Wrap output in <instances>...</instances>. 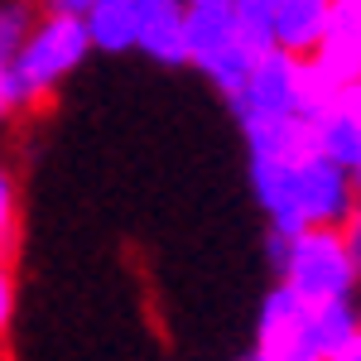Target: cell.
Segmentation results:
<instances>
[{
	"label": "cell",
	"instance_id": "7",
	"mask_svg": "<svg viewBox=\"0 0 361 361\" xmlns=\"http://www.w3.org/2000/svg\"><path fill=\"white\" fill-rule=\"evenodd\" d=\"M246 149L250 159H270V164L299 169L318 154V135L313 126L299 121V116H284V121H260V126H246Z\"/></svg>",
	"mask_w": 361,
	"mask_h": 361
},
{
	"label": "cell",
	"instance_id": "23",
	"mask_svg": "<svg viewBox=\"0 0 361 361\" xmlns=\"http://www.w3.org/2000/svg\"><path fill=\"white\" fill-rule=\"evenodd\" d=\"M241 361H260V357H255V352H246V357H241Z\"/></svg>",
	"mask_w": 361,
	"mask_h": 361
},
{
	"label": "cell",
	"instance_id": "17",
	"mask_svg": "<svg viewBox=\"0 0 361 361\" xmlns=\"http://www.w3.org/2000/svg\"><path fill=\"white\" fill-rule=\"evenodd\" d=\"M44 97H34L25 87V78L10 68V63H0V121L5 116H15V111H29V106H39Z\"/></svg>",
	"mask_w": 361,
	"mask_h": 361
},
{
	"label": "cell",
	"instance_id": "1",
	"mask_svg": "<svg viewBox=\"0 0 361 361\" xmlns=\"http://www.w3.org/2000/svg\"><path fill=\"white\" fill-rule=\"evenodd\" d=\"M279 284L294 299H304L308 308L333 304V299H352L361 289V265L352 260L342 231H333V226H308V231H299L289 241Z\"/></svg>",
	"mask_w": 361,
	"mask_h": 361
},
{
	"label": "cell",
	"instance_id": "14",
	"mask_svg": "<svg viewBox=\"0 0 361 361\" xmlns=\"http://www.w3.org/2000/svg\"><path fill=\"white\" fill-rule=\"evenodd\" d=\"M270 5L275 0H231L236 10V44L250 58L275 54V25H270Z\"/></svg>",
	"mask_w": 361,
	"mask_h": 361
},
{
	"label": "cell",
	"instance_id": "12",
	"mask_svg": "<svg viewBox=\"0 0 361 361\" xmlns=\"http://www.w3.org/2000/svg\"><path fill=\"white\" fill-rule=\"evenodd\" d=\"M135 25H140V0H87V44L102 54H126L135 49Z\"/></svg>",
	"mask_w": 361,
	"mask_h": 361
},
{
	"label": "cell",
	"instance_id": "20",
	"mask_svg": "<svg viewBox=\"0 0 361 361\" xmlns=\"http://www.w3.org/2000/svg\"><path fill=\"white\" fill-rule=\"evenodd\" d=\"M337 231H342V241H347V250H352V260L361 265V207H357V212H352L342 226H337Z\"/></svg>",
	"mask_w": 361,
	"mask_h": 361
},
{
	"label": "cell",
	"instance_id": "9",
	"mask_svg": "<svg viewBox=\"0 0 361 361\" xmlns=\"http://www.w3.org/2000/svg\"><path fill=\"white\" fill-rule=\"evenodd\" d=\"M135 49L154 63H188L183 54V5L178 0H140V25H135Z\"/></svg>",
	"mask_w": 361,
	"mask_h": 361
},
{
	"label": "cell",
	"instance_id": "19",
	"mask_svg": "<svg viewBox=\"0 0 361 361\" xmlns=\"http://www.w3.org/2000/svg\"><path fill=\"white\" fill-rule=\"evenodd\" d=\"M333 25L357 29V34H361V0H337V5H333Z\"/></svg>",
	"mask_w": 361,
	"mask_h": 361
},
{
	"label": "cell",
	"instance_id": "24",
	"mask_svg": "<svg viewBox=\"0 0 361 361\" xmlns=\"http://www.w3.org/2000/svg\"><path fill=\"white\" fill-rule=\"evenodd\" d=\"M357 197H361V173H357Z\"/></svg>",
	"mask_w": 361,
	"mask_h": 361
},
{
	"label": "cell",
	"instance_id": "11",
	"mask_svg": "<svg viewBox=\"0 0 361 361\" xmlns=\"http://www.w3.org/2000/svg\"><path fill=\"white\" fill-rule=\"evenodd\" d=\"M313 135H318V159H328L333 169H342V173L357 178L361 173V111L347 97L313 126Z\"/></svg>",
	"mask_w": 361,
	"mask_h": 361
},
{
	"label": "cell",
	"instance_id": "5",
	"mask_svg": "<svg viewBox=\"0 0 361 361\" xmlns=\"http://www.w3.org/2000/svg\"><path fill=\"white\" fill-rule=\"evenodd\" d=\"M226 49H236V10H231V0H193V5H183V54H188V63L207 68Z\"/></svg>",
	"mask_w": 361,
	"mask_h": 361
},
{
	"label": "cell",
	"instance_id": "18",
	"mask_svg": "<svg viewBox=\"0 0 361 361\" xmlns=\"http://www.w3.org/2000/svg\"><path fill=\"white\" fill-rule=\"evenodd\" d=\"M10 318H15V270L0 260V342L10 333Z\"/></svg>",
	"mask_w": 361,
	"mask_h": 361
},
{
	"label": "cell",
	"instance_id": "8",
	"mask_svg": "<svg viewBox=\"0 0 361 361\" xmlns=\"http://www.w3.org/2000/svg\"><path fill=\"white\" fill-rule=\"evenodd\" d=\"M308 347L323 361H342L361 347V308L352 299H333V304H313L308 308Z\"/></svg>",
	"mask_w": 361,
	"mask_h": 361
},
{
	"label": "cell",
	"instance_id": "22",
	"mask_svg": "<svg viewBox=\"0 0 361 361\" xmlns=\"http://www.w3.org/2000/svg\"><path fill=\"white\" fill-rule=\"evenodd\" d=\"M347 102H352V106L361 111V87H352V92H347Z\"/></svg>",
	"mask_w": 361,
	"mask_h": 361
},
{
	"label": "cell",
	"instance_id": "3",
	"mask_svg": "<svg viewBox=\"0 0 361 361\" xmlns=\"http://www.w3.org/2000/svg\"><path fill=\"white\" fill-rule=\"evenodd\" d=\"M361 207L357 197V178L333 169L328 159H308V164L294 169V212L304 226H342L352 212Z\"/></svg>",
	"mask_w": 361,
	"mask_h": 361
},
{
	"label": "cell",
	"instance_id": "2",
	"mask_svg": "<svg viewBox=\"0 0 361 361\" xmlns=\"http://www.w3.org/2000/svg\"><path fill=\"white\" fill-rule=\"evenodd\" d=\"M87 49H92V44H87L82 15H68V10L54 5L44 20H34L25 49L10 58V68L25 78V87L34 97H49V92L87 58Z\"/></svg>",
	"mask_w": 361,
	"mask_h": 361
},
{
	"label": "cell",
	"instance_id": "13",
	"mask_svg": "<svg viewBox=\"0 0 361 361\" xmlns=\"http://www.w3.org/2000/svg\"><path fill=\"white\" fill-rule=\"evenodd\" d=\"M308 63L318 68L323 82L347 97L352 87H361V34L357 29H342V25H328L323 44L308 54Z\"/></svg>",
	"mask_w": 361,
	"mask_h": 361
},
{
	"label": "cell",
	"instance_id": "6",
	"mask_svg": "<svg viewBox=\"0 0 361 361\" xmlns=\"http://www.w3.org/2000/svg\"><path fill=\"white\" fill-rule=\"evenodd\" d=\"M270 25H275V54L308 58L333 25V5L328 0H275Z\"/></svg>",
	"mask_w": 361,
	"mask_h": 361
},
{
	"label": "cell",
	"instance_id": "4",
	"mask_svg": "<svg viewBox=\"0 0 361 361\" xmlns=\"http://www.w3.org/2000/svg\"><path fill=\"white\" fill-rule=\"evenodd\" d=\"M294 78H299V58H284V54H265L255 58L241 97L231 102V116L246 126H260V121H284L294 116Z\"/></svg>",
	"mask_w": 361,
	"mask_h": 361
},
{
	"label": "cell",
	"instance_id": "15",
	"mask_svg": "<svg viewBox=\"0 0 361 361\" xmlns=\"http://www.w3.org/2000/svg\"><path fill=\"white\" fill-rule=\"evenodd\" d=\"M15 246H20V197H15L10 169L0 164V260L5 265L15 260Z\"/></svg>",
	"mask_w": 361,
	"mask_h": 361
},
{
	"label": "cell",
	"instance_id": "10",
	"mask_svg": "<svg viewBox=\"0 0 361 361\" xmlns=\"http://www.w3.org/2000/svg\"><path fill=\"white\" fill-rule=\"evenodd\" d=\"M304 323H308V304L294 299L284 284H275L260 304V328H255V357H275L284 352L289 342L304 337Z\"/></svg>",
	"mask_w": 361,
	"mask_h": 361
},
{
	"label": "cell",
	"instance_id": "16",
	"mask_svg": "<svg viewBox=\"0 0 361 361\" xmlns=\"http://www.w3.org/2000/svg\"><path fill=\"white\" fill-rule=\"evenodd\" d=\"M29 29H34V10L29 5H0V63H10L25 49Z\"/></svg>",
	"mask_w": 361,
	"mask_h": 361
},
{
	"label": "cell",
	"instance_id": "21",
	"mask_svg": "<svg viewBox=\"0 0 361 361\" xmlns=\"http://www.w3.org/2000/svg\"><path fill=\"white\" fill-rule=\"evenodd\" d=\"M284 255H289V236H275V231H270V236H265V260H270V270H284Z\"/></svg>",
	"mask_w": 361,
	"mask_h": 361
}]
</instances>
